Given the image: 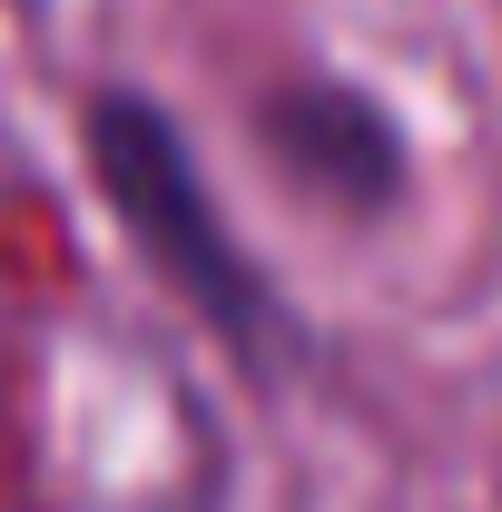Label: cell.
I'll use <instances>...</instances> for the list:
<instances>
[{"label": "cell", "mask_w": 502, "mask_h": 512, "mask_svg": "<svg viewBox=\"0 0 502 512\" xmlns=\"http://www.w3.org/2000/svg\"><path fill=\"white\" fill-rule=\"evenodd\" d=\"M89 148H99V178L119 197V217L138 227V247L158 256L178 286H188L207 316L247 325L256 316V286L237 247L217 237V217H207V188H197V168L178 158V138L158 109H138V99H99V119H89Z\"/></svg>", "instance_id": "cell-1"}]
</instances>
